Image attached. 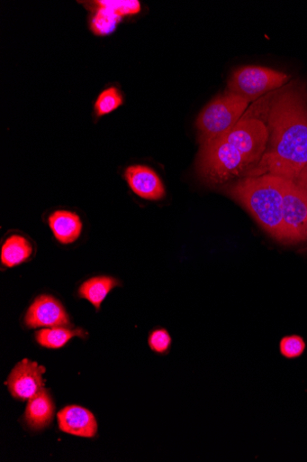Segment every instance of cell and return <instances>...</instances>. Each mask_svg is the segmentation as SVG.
Listing matches in <instances>:
<instances>
[{"label": "cell", "mask_w": 307, "mask_h": 462, "mask_svg": "<svg viewBox=\"0 0 307 462\" xmlns=\"http://www.w3.org/2000/svg\"><path fill=\"white\" fill-rule=\"evenodd\" d=\"M267 150L248 177L273 175L295 181L307 167V91L293 88L274 98Z\"/></svg>", "instance_id": "1"}, {"label": "cell", "mask_w": 307, "mask_h": 462, "mask_svg": "<svg viewBox=\"0 0 307 462\" xmlns=\"http://www.w3.org/2000/svg\"><path fill=\"white\" fill-rule=\"evenodd\" d=\"M257 223L276 240L284 241L283 180L273 175L248 177L229 190Z\"/></svg>", "instance_id": "2"}, {"label": "cell", "mask_w": 307, "mask_h": 462, "mask_svg": "<svg viewBox=\"0 0 307 462\" xmlns=\"http://www.w3.org/2000/svg\"><path fill=\"white\" fill-rule=\"evenodd\" d=\"M201 145L198 172L212 184H221L240 176L251 166L243 154L223 138Z\"/></svg>", "instance_id": "3"}, {"label": "cell", "mask_w": 307, "mask_h": 462, "mask_svg": "<svg viewBox=\"0 0 307 462\" xmlns=\"http://www.w3.org/2000/svg\"><path fill=\"white\" fill-rule=\"evenodd\" d=\"M248 104L243 97L230 91L211 101L196 120L201 144L228 134L241 120Z\"/></svg>", "instance_id": "4"}, {"label": "cell", "mask_w": 307, "mask_h": 462, "mask_svg": "<svg viewBox=\"0 0 307 462\" xmlns=\"http://www.w3.org/2000/svg\"><path fill=\"white\" fill-rule=\"evenodd\" d=\"M289 76L273 69L247 66L233 72L229 80V91L248 103L284 86Z\"/></svg>", "instance_id": "5"}, {"label": "cell", "mask_w": 307, "mask_h": 462, "mask_svg": "<svg viewBox=\"0 0 307 462\" xmlns=\"http://www.w3.org/2000/svg\"><path fill=\"white\" fill-rule=\"evenodd\" d=\"M222 138L236 147L251 166H257L267 150L269 131L262 120L244 117Z\"/></svg>", "instance_id": "6"}, {"label": "cell", "mask_w": 307, "mask_h": 462, "mask_svg": "<svg viewBox=\"0 0 307 462\" xmlns=\"http://www.w3.org/2000/svg\"><path fill=\"white\" fill-rule=\"evenodd\" d=\"M283 180L284 231L286 244L307 240V198L295 182Z\"/></svg>", "instance_id": "7"}, {"label": "cell", "mask_w": 307, "mask_h": 462, "mask_svg": "<svg viewBox=\"0 0 307 462\" xmlns=\"http://www.w3.org/2000/svg\"><path fill=\"white\" fill-rule=\"evenodd\" d=\"M45 367L27 359L19 363L8 379V387L14 397L26 401L32 398L43 389L42 374Z\"/></svg>", "instance_id": "8"}, {"label": "cell", "mask_w": 307, "mask_h": 462, "mask_svg": "<svg viewBox=\"0 0 307 462\" xmlns=\"http://www.w3.org/2000/svg\"><path fill=\"white\" fill-rule=\"evenodd\" d=\"M29 328L66 327L69 317L63 305L55 298L40 296L31 305L24 319Z\"/></svg>", "instance_id": "9"}, {"label": "cell", "mask_w": 307, "mask_h": 462, "mask_svg": "<svg viewBox=\"0 0 307 462\" xmlns=\"http://www.w3.org/2000/svg\"><path fill=\"white\" fill-rule=\"evenodd\" d=\"M124 178L130 189L144 199L160 200L166 196L162 180L149 166H129L124 172Z\"/></svg>", "instance_id": "10"}, {"label": "cell", "mask_w": 307, "mask_h": 462, "mask_svg": "<svg viewBox=\"0 0 307 462\" xmlns=\"http://www.w3.org/2000/svg\"><path fill=\"white\" fill-rule=\"evenodd\" d=\"M58 418L59 429L65 433L82 438H95L97 434V421L89 410L68 406L59 411Z\"/></svg>", "instance_id": "11"}, {"label": "cell", "mask_w": 307, "mask_h": 462, "mask_svg": "<svg viewBox=\"0 0 307 462\" xmlns=\"http://www.w3.org/2000/svg\"><path fill=\"white\" fill-rule=\"evenodd\" d=\"M54 402L46 390H41L28 402L25 422L33 430L49 427L54 418Z\"/></svg>", "instance_id": "12"}, {"label": "cell", "mask_w": 307, "mask_h": 462, "mask_svg": "<svg viewBox=\"0 0 307 462\" xmlns=\"http://www.w3.org/2000/svg\"><path fill=\"white\" fill-rule=\"evenodd\" d=\"M49 225L56 239L63 245L75 243L81 236L83 224L74 212L59 209L49 217Z\"/></svg>", "instance_id": "13"}, {"label": "cell", "mask_w": 307, "mask_h": 462, "mask_svg": "<svg viewBox=\"0 0 307 462\" xmlns=\"http://www.w3.org/2000/svg\"><path fill=\"white\" fill-rule=\"evenodd\" d=\"M119 282L110 276H97L84 282L78 289V296L89 301L97 310Z\"/></svg>", "instance_id": "14"}, {"label": "cell", "mask_w": 307, "mask_h": 462, "mask_svg": "<svg viewBox=\"0 0 307 462\" xmlns=\"http://www.w3.org/2000/svg\"><path fill=\"white\" fill-rule=\"evenodd\" d=\"M31 241L21 235L6 238L2 248V263L7 268H14L27 262L32 255Z\"/></svg>", "instance_id": "15"}, {"label": "cell", "mask_w": 307, "mask_h": 462, "mask_svg": "<svg viewBox=\"0 0 307 462\" xmlns=\"http://www.w3.org/2000/svg\"><path fill=\"white\" fill-rule=\"evenodd\" d=\"M93 15L91 18V29L97 35H108L113 33L122 17L115 13L106 4V0L103 2L89 3Z\"/></svg>", "instance_id": "16"}, {"label": "cell", "mask_w": 307, "mask_h": 462, "mask_svg": "<svg viewBox=\"0 0 307 462\" xmlns=\"http://www.w3.org/2000/svg\"><path fill=\"white\" fill-rule=\"evenodd\" d=\"M86 332L82 328H68L67 327H54L41 328L35 334L38 344L49 349H60L74 337L84 338Z\"/></svg>", "instance_id": "17"}, {"label": "cell", "mask_w": 307, "mask_h": 462, "mask_svg": "<svg viewBox=\"0 0 307 462\" xmlns=\"http://www.w3.org/2000/svg\"><path fill=\"white\" fill-rule=\"evenodd\" d=\"M123 104V97L118 88L112 87L100 94L95 105V115L98 117L109 115Z\"/></svg>", "instance_id": "18"}, {"label": "cell", "mask_w": 307, "mask_h": 462, "mask_svg": "<svg viewBox=\"0 0 307 462\" xmlns=\"http://www.w3.org/2000/svg\"><path fill=\"white\" fill-rule=\"evenodd\" d=\"M305 347V342L299 335L284 336L279 344L280 353L286 359H295L302 356Z\"/></svg>", "instance_id": "19"}, {"label": "cell", "mask_w": 307, "mask_h": 462, "mask_svg": "<svg viewBox=\"0 0 307 462\" xmlns=\"http://www.w3.org/2000/svg\"><path fill=\"white\" fill-rule=\"evenodd\" d=\"M172 344L171 336L166 328H158L152 330L149 337L150 349L158 355L167 354Z\"/></svg>", "instance_id": "20"}, {"label": "cell", "mask_w": 307, "mask_h": 462, "mask_svg": "<svg viewBox=\"0 0 307 462\" xmlns=\"http://www.w3.org/2000/svg\"><path fill=\"white\" fill-rule=\"evenodd\" d=\"M294 182L304 190V193H305L306 198H307V167L300 174V176L298 177V179Z\"/></svg>", "instance_id": "21"}]
</instances>
